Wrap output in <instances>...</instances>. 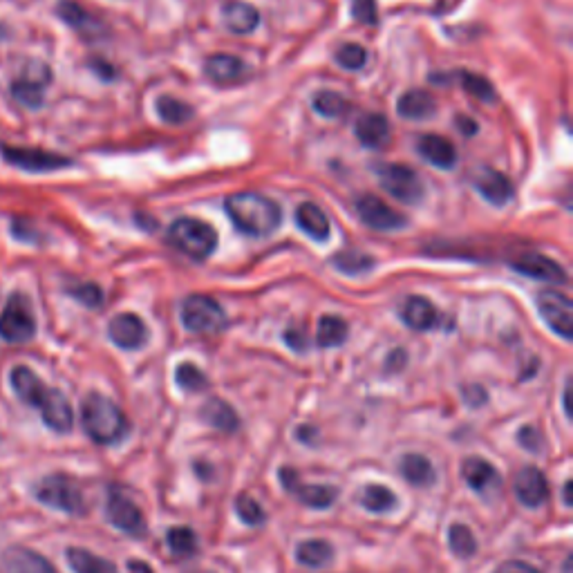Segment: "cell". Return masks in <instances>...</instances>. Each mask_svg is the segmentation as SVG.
Returning a JSON list of instances; mask_svg holds the SVG:
<instances>
[{"mask_svg":"<svg viewBox=\"0 0 573 573\" xmlns=\"http://www.w3.org/2000/svg\"><path fill=\"white\" fill-rule=\"evenodd\" d=\"M204 72L213 83L229 86V83H236L244 77V74H247V65H244L238 56H233V54H213L206 59Z\"/></svg>","mask_w":573,"mask_h":573,"instance_id":"cell-24","label":"cell"},{"mask_svg":"<svg viewBox=\"0 0 573 573\" xmlns=\"http://www.w3.org/2000/svg\"><path fill=\"white\" fill-rule=\"evenodd\" d=\"M168 240L177 251L193 260H206L218 247V233L206 222L195 218L175 220L168 229Z\"/></svg>","mask_w":573,"mask_h":573,"instance_id":"cell-3","label":"cell"},{"mask_svg":"<svg viewBox=\"0 0 573 573\" xmlns=\"http://www.w3.org/2000/svg\"><path fill=\"white\" fill-rule=\"evenodd\" d=\"M34 493H36V500L45 506H50V509L70 513V515H81L83 511H86V502H83V493H81L79 484L63 473L43 477L41 482L36 484Z\"/></svg>","mask_w":573,"mask_h":573,"instance_id":"cell-4","label":"cell"},{"mask_svg":"<svg viewBox=\"0 0 573 573\" xmlns=\"http://www.w3.org/2000/svg\"><path fill=\"white\" fill-rule=\"evenodd\" d=\"M41 417L43 424L54 432H70L74 426V412L70 401L65 399V394L61 390L50 388L41 401Z\"/></svg>","mask_w":573,"mask_h":573,"instance_id":"cell-17","label":"cell"},{"mask_svg":"<svg viewBox=\"0 0 573 573\" xmlns=\"http://www.w3.org/2000/svg\"><path fill=\"white\" fill-rule=\"evenodd\" d=\"M106 518L117 531L133 535V538H142L146 533V522L142 511L137 509L135 502H130L126 495H121L117 491H110L108 495Z\"/></svg>","mask_w":573,"mask_h":573,"instance_id":"cell-13","label":"cell"},{"mask_svg":"<svg viewBox=\"0 0 573 573\" xmlns=\"http://www.w3.org/2000/svg\"><path fill=\"white\" fill-rule=\"evenodd\" d=\"M332 265L336 269H341L343 274L356 276V274H363V271H370L374 267V258L363 251L347 249V251L336 253V256L332 258Z\"/></svg>","mask_w":573,"mask_h":573,"instance_id":"cell-37","label":"cell"},{"mask_svg":"<svg viewBox=\"0 0 573 573\" xmlns=\"http://www.w3.org/2000/svg\"><path fill=\"white\" fill-rule=\"evenodd\" d=\"M515 495H518L520 504L529 506V509H538L549 497V482L544 477L542 471H538L535 466H526L522 471L515 475Z\"/></svg>","mask_w":573,"mask_h":573,"instance_id":"cell-16","label":"cell"},{"mask_svg":"<svg viewBox=\"0 0 573 573\" xmlns=\"http://www.w3.org/2000/svg\"><path fill=\"white\" fill-rule=\"evenodd\" d=\"M417 150L430 166H437L441 171H448L457 164V150L453 142L441 135H424L419 139Z\"/></svg>","mask_w":573,"mask_h":573,"instance_id":"cell-22","label":"cell"},{"mask_svg":"<svg viewBox=\"0 0 573 573\" xmlns=\"http://www.w3.org/2000/svg\"><path fill=\"white\" fill-rule=\"evenodd\" d=\"M352 16L359 23L374 25L377 23V3L374 0H352Z\"/></svg>","mask_w":573,"mask_h":573,"instance_id":"cell-46","label":"cell"},{"mask_svg":"<svg viewBox=\"0 0 573 573\" xmlns=\"http://www.w3.org/2000/svg\"><path fill=\"white\" fill-rule=\"evenodd\" d=\"M462 477H464V482L471 486L484 502L493 504L502 497L504 479L500 473H497V468L491 462H486V459H482V457L464 459Z\"/></svg>","mask_w":573,"mask_h":573,"instance_id":"cell-9","label":"cell"},{"mask_svg":"<svg viewBox=\"0 0 573 573\" xmlns=\"http://www.w3.org/2000/svg\"><path fill=\"white\" fill-rule=\"evenodd\" d=\"M377 177L383 189L388 191L394 200L406 204H417L424 200V182H421V177L406 164H379Z\"/></svg>","mask_w":573,"mask_h":573,"instance_id":"cell-7","label":"cell"},{"mask_svg":"<svg viewBox=\"0 0 573 573\" xmlns=\"http://www.w3.org/2000/svg\"><path fill=\"white\" fill-rule=\"evenodd\" d=\"M495 573H540V571L531 565H526V562L509 560V562H504L502 567H497Z\"/></svg>","mask_w":573,"mask_h":573,"instance_id":"cell-48","label":"cell"},{"mask_svg":"<svg viewBox=\"0 0 573 573\" xmlns=\"http://www.w3.org/2000/svg\"><path fill=\"white\" fill-rule=\"evenodd\" d=\"M296 224H298V229L307 233L312 240L323 242L330 238V220H327V215L312 202H305L298 206Z\"/></svg>","mask_w":573,"mask_h":573,"instance_id":"cell-29","label":"cell"},{"mask_svg":"<svg viewBox=\"0 0 573 573\" xmlns=\"http://www.w3.org/2000/svg\"><path fill=\"white\" fill-rule=\"evenodd\" d=\"M565 415L567 417L573 415V410H571V383H567V388H565Z\"/></svg>","mask_w":573,"mask_h":573,"instance_id":"cell-51","label":"cell"},{"mask_svg":"<svg viewBox=\"0 0 573 573\" xmlns=\"http://www.w3.org/2000/svg\"><path fill=\"white\" fill-rule=\"evenodd\" d=\"M52 81V70L48 63L30 61L23 68L21 77L12 83V97L27 108H41L45 103V88Z\"/></svg>","mask_w":573,"mask_h":573,"instance_id":"cell-8","label":"cell"},{"mask_svg":"<svg viewBox=\"0 0 573 573\" xmlns=\"http://www.w3.org/2000/svg\"><path fill=\"white\" fill-rule=\"evenodd\" d=\"M3 567L7 573H56L50 560L27 547H9L3 553Z\"/></svg>","mask_w":573,"mask_h":573,"instance_id":"cell-20","label":"cell"},{"mask_svg":"<svg viewBox=\"0 0 573 573\" xmlns=\"http://www.w3.org/2000/svg\"><path fill=\"white\" fill-rule=\"evenodd\" d=\"M81 424L86 435L101 446H112L126 437L128 419L115 401L92 392L81 403Z\"/></svg>","mask_w":573,"mask_h":573,"instance_id":"cell-2","label":"cell"},{"mask_svg":"<svg viewBox=\"0 0 573 573\" xmlns=\"http://www.w3.org/2000/svg\"><path fill=\"white\" fill-rule=\"evenodd\" d=\"M182 323L193 334H218L227 327V314L218 300L195 294L182 303Z\"/></svg>","mask_w":573,"mask_h":573,"instance_id":"cell-6","label":"cell"},{"mask_svg":"<svg viewBox=\"0 0 573 573\" xmlns=\"http://www.w3.org/2000/svg\"><path fill=\"white\" fill-rule=\"evenodd\" d=\"M70 296L77 298L81 305L92 307V309L101 307V303H103V291L97 285H92V283H83V285L72 287Z\"/></svg>","mask_w":573,"mask_h":573,"instance_id":"cell-45","label":"cell"},{"mask_svg":"<svg viewBox=\"0 0 573 573\" xmlns=\"http://www.w3.org/2000/svg\"><path fill=\"white\" fill-rule=\"evenodd\" d=\"M229 220L236 229L253 238H267L276 233L283 222L280 206L260 193H236L224 202Z\"/></svg>","mask_w":573,"mask_h":573,"instance_id":"cell-1","label":"cell"},{"mask_svg":"<svg viewBox=\"0 0 573 573\" xmlns=\"http://www.w3.org/2000/svg\"><path fill=\"white\" fill-rule=\"evenodd\" d=\"M108 336L121 350H139L146 343L148 330L144 321L135 314H119L108 325Z\"/></svg>","mask_w":573,"mask_h":573,"instance_id":"cell-15","label":"cell"},{"mask_svg":"<svg viewBox=\"0 0 573 573\" xmlns=\"http://www.w3.org/2000/svg\"><path fill=\"white\" fill-rule=\"evenodd\" d=\"M459 83H462V88L477 101H486V103L495 101V88L491 86V81L479 77V74L459 72Z\"/></svg>","mask_w":573,"mask_h":573,"instance_id":"cell-41","label":"cell"},{"mask_svg":"<svg viewBox=\"0 0 573 573\" xmlns=\"http://www.w3.org/2000/svg\"><path fill=\"white\" fill-rule=\"evenodd\" d=\"M36 334V318L32 312L30 298L23 294H12L0 312V338L7 343L21 345L32 341Z\"/></svg>","mask_w":573,"mask_h":573,"instance_id":"cell-5","label":"cell"},{"mask_svg":"<svg viewBox=\"0 0 573 573\" xmlns=\"http://www.w3.org/2000/svg\"><path fill=\"white\" fill-rule=\"evenodd\" d=\"M3 157L9 164H14L30 173H52V171H61V168L72 166V159L56 155V153H48V150H36V148L3 146Z\"/></svg>","mask_w":573,"mask_h":573,"instance_id":"cell-12","label":"cell"},{"mask_svg":"<svg viewBox=\"0 0 573 573\" xmlns=\"http://www.w3.org/2000/svg\"><path fill=\"white\" fill-rule=\"evenodd\" d=\"M314 110L321 117L338 119L350 110V103H347V99L343 95H338V92L334 90H321L314 95Z\"/></svg>","mask_w":573,"mask_h":573,"instance_id":"cell-38","label":"cell"},{"mask_svg":"<svg viewBox=\"0 0 573 573\" xmlns=\"http://www.w3.org/2000/svg\"><path fill=\"white\" fill-rule=\"evenodd\" d=\"M296 558L300 565H305L309 569H323L334 560V549L332 544L325 540H307L303 544H298Z\"/></svg>","mask_w":573,"mask_h":573,"instance_id":"cell-32","label":"cell"},{"mask_svg":"<svg viewBox=\"0 0 573 573\" xmlns=\"http://www.w3.org/2000/svg\"><path fill=\"white\" fill-rule=\"evenodd\" d=\"M399 468H401V475L406 477V482L412 486H430L432 482H435V468H432V464L424 455H417V453L403 455Z\"/></svg>","mask_w":573,"mask_h":573,"instance_id":"cell-33","label":"cell"},{"mask_svg":"<svg viewBox=\"0 0 573 573\" xmlns=\"http://www.w3.org/2000/svg\"><path fill=\"white\" fill-rule=\"evenodd\" d=\"M175 381L180 385L182 390L186 392H200L204 390L206 385H209V379H206V374L197 368L193 363H182L177 365L175 370Z\"/></svg>","mask_w":573,"mask_h":573,"instance_id":"cell-42","label":"cell"},{"mask_svg":"<svg viewBox=\"0 0 573 573\" xmlns=\"http://www.w3.org/2000/svg\"><path fill=\"white\" fill-rule=\"evenodd\" d=\"M280 482H283L285 491L296 495L300 502L309 506V509H330L338 497V491L334 486L303 484L294 468H283V471H280Z\"/></svg>","mask_w":573,"mask_h":573,"instance_id":"cell-14","label":"cell"},{"mask_svg":"<svg viewBox=\"0 0 573 573\" xmlns=\"http://www.w3.org/2000/svg\"><path fill=\"white\" fill-rule=\"evenodd\" d=\"M571 488H573V482H567V484H565V504H567V506L573 504V500H571Z\"/></svg>","mask_w":573,"mask_h":573,"instance_id":"cell-53","label":"cell"},{"mask_svg":"<svg viewBox=\"0 0 573 573\" xmlns=\"http://www.w3.org/2000/svg\"><path fill=\"white\" fill-rule=\"evenodd\" d=\"M359 502L363 509H368L370 513H388L394 509V504H397V497H394L390 488L381 484H370L359 493Z\"/></svg>","mask_w":573,"mask_h":573,"instance_id":"cell-34","label":"cell"},{"mask_svg":"<svg viewBox=\"0 0 573 573\" xmlns=\"http://www.w3.org/2000/svg\"><path fill=\"white\" fill-rule=\"evenodd\" d=\"M56 14H59L72 30H77L83 36H97L103 30L99 18L92 16L86 7L74 3V0H61L59 7H56Z\"/></svg>","mask_w":573,"mask_h":573,"instance_id":"cell-25","label":"cell"},{"mask_svg":"<svg viewBox=\"0 0 573 573\" xmlns=\"http://www.w3.org/2000/svg\"><path fill=\"white\" fill-rule=\"evenodd\" d=\"M9 383H12V390L16 392V397L23 403H27V406H34V408L41 406L43 397L50 390L48 385L36 377L30 368H25V365H16L12 374H9Z\"/></svg>","mask_w":573,"mask_h":573,"instance_id":"cell-19","label":"cell"},{"mask_svg":"<svg viewBox=\"0 0 573 573\" xmlns=\"http://www.w3.org/2000/svg\"><path fill=\"white\" fill-rule=\"evenodd\" d=\"M128 567L133 569V571H137V573H153V569H150L148 565H144V562H130Z\"/></svg>","mask_w":573,"mask_h":573,"instance_id":"cell-52","label":"cell"},{"mask_svg":"<svg viewBox=\"0 0 573 573\" xmlns=\"http://www.w3.org/2000/svg\"><path fill=\"white\" fill-rule=\"evenodd\" d=\"M401 318L410 330L415 332H428L439 323V312L430 300L421 296H410L401 307Z\"/></svg>","mask_w":573,"mask_h":573,"instance_id":"cell-21","label":"cell"},{"mask_svg":"<svg viewBox=\"0 0 573 573\" xmlns=\"http://www.w3.org/2000/svg\"><path fill=\"white\" fill-rule=\"evenodd\" d=\"M206 573H209V571H206Z\"/></svg>","mask_w":573,"mask_h":573,"instance_id":"cell-54","label":"cell"},{"mask_svg":"<svg viewBox=\"0 0 573 573\" xmlns=\"http://www.w3.org/2000/svg\"><path fill=\"white\" fill-rule=\"evenodd\" d=\"M200 415L204 419V424H209L211 428L220 430V432H227V435H231V432H236L240 428L238 412L233 410L227 401H222L218 397L206 401L200 410Z\"/></svg>","mask_w":573,"mask_h":573,"instance_id":"cell-28","label":"cell"},{"mask_svg":"<svg viewBox=\"0 0 573 573\" xmlns=\"http://www.w3.org/2000/svg\"><path fill=\"white\" fill-rule=\"evenodd\" d=\"M513 269L535 280H547V283H567L565 269H562L556 260H551L547 256H538V253H526V256L513 260Z\"/></svg>","mask_w":573,"mask_h":573,"instance_id":"cell-18","label":"cell"},{"mask_svg":"<svg viewBox=\"0 0 573 573\" xmlns=\"http://www.w3.org/2000/svg\"><path fill=\"white\" fill-rule=\"evenodd\" d=\"M457 124H459V128L464 130V133H466V130H468V135H473L475 130H477V126L473 124V121H468V119L464 121V117H459V119H457Z\"/></svg>","mask_w":573,"mask_h":573,"instance_id":"cell-50","label":"cell"},{"mask_svg":"<svg viewBox=\"0 0 573 573\" xmlns=\"http://www.w3.org/2000/svg\"><path fill=\"white\" fill-rule=\"evenodd\" d=\"M397 110L403 119H412V121H421V119H428L435 115L437 110V99L430 95L428 90H408L403 92L399 103H397Z\"/></svg>","mask_w":573,"mask_h":573,"instance_id":"cell-26","label":"cell"},{"mask_svg":"<svg viewBox=\"0 0 573 573\" xmlns=\"http://www.w3.org/2000/svg\"><path fill=\"white\" fill-rule=\"evenodd\" d=\"M356 139L368 148H381L390 139V124L383 115L377 112H368V115L359 117L354 126Z\"/></svg>","mask_w":573,"mask_h":573,"instance_id":"cell-27","label":"cell"},{"mask_svg":"<svg viewBox=\"0 0 573 573\" xmlns=\"http://www.w3.org/2000/svg\"><path fill=\"white\" fill-rule=\"evenodd\" d=\"M236 513H238V518L249 526H260V524H265V520H267V513L262 511V506L249 495L238 497Z\"/></svg>","mask_w":573,"mask_h":573,"instance_id":"cell-43","label":"cell"},{"mask_svg":"<svg viewBox=\"0 0 573 573\" xmlns=\"http://www.w3.org/2000/svg\"><path fill=\"white\" fill-rule=\"evenodd\" d=\"M166 542L175 558H193L197 551V535L189 526H175V529L168 531Z\"/></svg>","mask_w":573,"mask_h":573,"instance_id":"cell-39","label":"cell"},{"mask_svg":"<svg viewBox=\"0 0 573 573\" xmlns=\"http://www.w3.org/2000/svg\"><path fill=\"white\" fill-rule=\"evenodd\" d=\"M285 343H287L289 347H294L296 352H303L305 347H307V338H305V334L300 332V330H287V332H285Z\"/></svg>","mask_w":573,"mask_h":573,"instance_id":"cell-49","label":"cell"},{"mask_svg":"<svg viewBox=\"0 0 573 573\" xmlns=\"http://www.w3.org/2000/svg\"><path fill=\"white\" fill-rule=\"evenodd\" d=\"M222 18L224 25H227L233 34H251L260 23L258 9L247 3H240V0H233V3L224 5Z\"/></svg>","mask_w":573,"mask_h":573,"instance_id":"cell-30","label":"cell"},{"mask_svg":"<svg viewBox=\"0 0 573 573\" xmlns=\"http://www.w3.org/2000/svg\"><path fill=\"white\" fill-rule=\"evenodd\" d=\"M347 338V323L338 316H323L318 323L316 341L321 347H338L343 345Z\"/></svg>","mask_w":573,"mask_h":573,"instance_id":"cell-36","label":"cell"},{"mask_svg":"<svg viewBox=\"0 0 573 573\" xmlns=\"http://www.w3.org/2000/svg\"><path fill=\"white\" fill-rule=\"evenodd\" d=\"M518 441H520L522 448L529 450V453H540L542 446H544V439L540 435V430L533 428V426H524L518 432Z\"/></svg>","mask_w":573,"mask_h":573,"instance_id":"cell-47","label":"cell"},{"mask_svg":"<svg viewBox=\"0 0 573 573\" xmlns=\"http://www.w3.org/2000/svg\"><path fill=\"white\" fill-rule=\"evenodd\" d=\"M65 558H68V565L74 573H119V569L110 560L99 558L88 549L70 547L65 551Z\"/></svg>","mask_w":573,"mask_h":573,"instance_id":"cell-31","label":"cell"},{"mask_svg":"<svg viewBox=\"0 0 573 573\" xmlns=\"http://www.w3.org/2000/svg\"><path fill=\"white\" fill-rule=\"evenodd\" d=\"M356 213H359L365 227L377 231H397L408 227L406 215L390 209L377 195H361L356 200Z\"/></svg>","mask_w":573,"mask_h":573,"instance_id":"cell-11","label":"cell"},{"mask_svg":"<svg viewBox=\"0 0 573 573\" xmlns=\"http://www.w3.org/2000/svg\"><path fill=\"white\" fill-rule=\"evenodd\" d=\"M535 305H538V312L542 316V321L547 323L553 332L571 341L573 338V305L571 300L560 294V291L544 289L535 298Z\"/></svg>","mask_w":573,"mask_h":573,"instance_id":"cell-10","label":"cell"},{"mask_svg":"<svg viewBox=\"0 0 573 573\" xmlns=\"http://www.w3.org/2000/svg\"><path fill=\"white\" fill-rule=\"evenodd\" d=\"M477 193L484 197L486 202H491L495 206H504L513 197V182L509 177L493 171V168H484L482 173L477 175L475 180Z\"/></svg>","mask_w":573,"mask_h":573,"instance_id":"cell-23","label":"cell"},{"mask_svg":"<svg viewBox=\"0 0 573 573\" xmlns=\"http://www.w3.org/2000/svg\"><path fill=\"white\" fill-rule=\"evenodd\" d=\"M155 110H157L159 119L173 126L186 124V121L193 119V108L189 106V103H184L175 97H159L155 103Z\"/></svg>","mask_w":573,"mask_h":573,"instance_id":"cell-35","label":"cell"},{"mask_svg":"<svg viewBox=\"0 0 573 573\" xmlns=\"http://www.w3.org/2000/svg\"><path fill=\"white\" fill-rule=\"evenodd\" d=\"M336 63L345 70H361L365 63H368V52H365L361 45L356 43H345L341 50L336 52Z\"/></svg>","mask_w":573,"mask_h":573,"instance_id":"cell-44","label":"cell"},{"mask_svg":"<svg viewBox=\"0 0 573 573\" xmlns=\"http://www.w3.org/2000/svg\"><path fill=\"white\" fill-rule=\"evenodd\" d=\"M448 547L459 558H471L477 551V542L473 531L464 524H453L448 529Z\"/></svg>","mask_w":573,"mask_h":573,"instance_id":"cell-40","label":"cell"}]
</instances>
